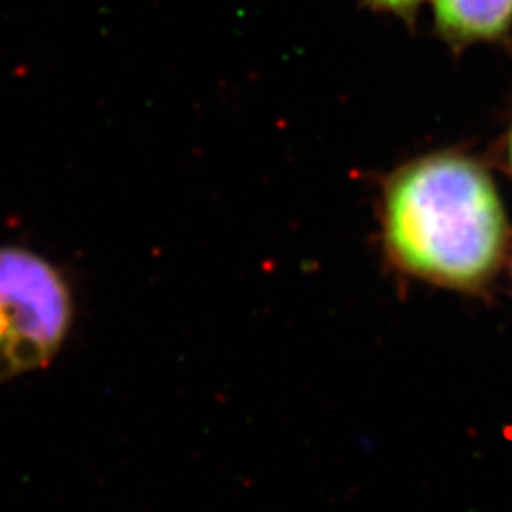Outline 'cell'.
Returning <instances> with one entry per match:
<instances>
[{
    "label": "cell",
    "mask_w": 512,
    "mask_h": 512,
    "mask_svg": "<svg viewBox=\"0 0 512 512\" xmlns=\"http://www.w3.org/2000/svg\"><path fill=\"white\" fill-rule=\"evenodd\" d=\"M384 236L408 274L476 289L499 268L509 228L482 165L461 154H433L399 169L387 184Z\"/></svg>",
    "instance_id": "obj_1"
},
{
    "label": "cell",
    "mask_w": 512,
    "mask_h": 512,
    "mask_svg": "<svg viewBox=\"0 0 512 512\" xmlns=\"http://www.w3.org/2000/svg\"><path fill=\"white\" fill-rule=\"evenodd\" d=\"M73 317L71 287L50 260L0 247V382L48 365Z\"/></svg>",
    "instance_id": "obj_2"
},
{
    "label": "cell",
    "mask_w": 512,
    "mask_h": 512,
    "mask_svg": "<svg viewBox=\"0 0 512 512\" xmlns=\"http://www.w3.org/2000/svg\"><path fill=\"white\" fill-rule=\"evenodd\" d=\"M440 31L458 42L494 40L509 31L512 0H433Z\"/></svg>",
    "instance_id": "obj_3"
},
{
    "label": "cell",
    "mask_w": 512,
    "mask_h": 512,
    "mask_svg": "<svg viewBox=\"0 0 512 512\" xmlns=\"http://www.w3.org/2000/svg\"><path fill=\"white\" fill-rule=\"evenodd\" d=\"M368 2L378 6V8H384V10H389V12L406 16V14H410L420 4L421 0H368Z\"/></svg>",
    "instance_id": "obj_4"
},
{
    "label": "cell",
    "mask_w": 512,
    "mask_h": 512,
    "mask_svg": "<svg viewBox=\"0 0 512 512\" xmlns=\"http://www.w3.org/2000/svg\"><path fill=\"white\" fill-rule=\"evenodd\" d=\"M507 160H509V165H511L512 171V128L511 133H509V139H507Z\"/></svg>",
    "instance_id": "obj_5"
}]
</instances>
